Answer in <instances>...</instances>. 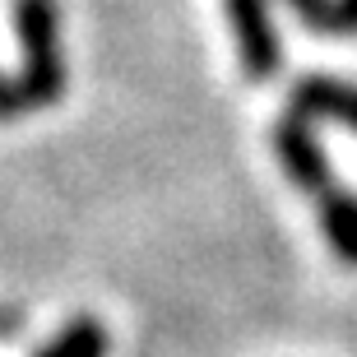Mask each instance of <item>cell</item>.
I'll use <instances>...</instances> for the list:
<instances>
[{"label":"cell","instance_id":"cell-1","mask_svg":"<svg viewBox=\"0 0 357 357\" xmlns=\"http://www.w3.org/2000/svg\"><path fill=\"white\" fill-rule=\"evenodd\" d=\"M19 33V89L33 107H56L66 93V52H61V10L56 0H14Z\"/></svg>","mask_w":357,"mask_h":357},{"label":"cell","instance_id":"cell-2","mask_svg":"<svg viewBox=\"0 0 357 357\" xmlns=\"http://www.w3.org/2000/svg\"><path fill=\"white\" fill-rule=\"evenodd\" d=\"M223 10H227V24H232V38H237V56H241L246 79L251 84L278 79V70H283V42H278L269 0H223Z\"/></svg>","mask_w":357,"mask_h":357},{"label":"cell","instance_id":"cell-3","mask_svg":"<svg viewBox=\"0 0 357 357\" xmlns=\"http://www.w3.org/2000/svg\"><path fill=\"white\" fill-rule=\"evenodd\" d=\"M274 153H278V162H283L288 181L297 185V190H306V195L320 199L334 185L330 158H325V149H320V139H316V126H311L306 116H297V112L278 116V126H274Z\"/></svg>","mask_w":357,"mask_h":357},{"label":"cell","instance_id":"cell-4","mask_svg":"<svg viewBox=\"0 0 357 357\" xmlns=\"http://www.w3.org/2000/svg\"><path fill=\"white\" fill-rule=\"evenodd\" d=\"M292 112L306 121H339L357 130V84L330 79V75H306L292 89Z\"/></svg>","mask_w":357,"mask_h":357},{"label":"cell","instance_id":"cell-5","mask_svg":"<svg viewBox=\"0 0 357 357\" xmlns=\"http://www.w3.org/2000/svg\"><path fill=\"white\" fill-rule=\"evenodd\" d=\"M320 232L330 241L339 265L357 269V195L344 185H330L320 195Z\"/></svg>","mask_w":357,"mask_h":357},{"label":"cell","instance_id":"cell-6","mask_svg":"<svg viewBox=\"0 0 357 357\" xmlns=\"http://www.w3.org/2000/svg\"><path fill=\"white\" fill-rule=\"evenodd\" d=\"M38 357H107V325L98 316H75Z\"/></svg>","mask_w":357,"mask_h":357},{"label":"cell","instance_id":"cell-7","mask_svg":"<svg viewBox=\"0 0 357 357\" xmlns=\"http://www.w3.org/2000/svg\"><path fill=\"white\" fill-rule=\"evenodd\" d=\"M288 10L320 38H339V0H288Z\"/></svg>","mask_w":357,"mask_h":357},{"label":"cell","instance_id":"cell-8","mask_svg":"<svg viewBox=\"0 0 357 357\" xmlns=\"http://www.w3.org/2000/svg\"><path fill=\"white\" fill-rule=\"evenodd\" d=\"M28 112V98L19 89V79H10L5 70H0V121H19Z\"/></svg>","mask_w":357,"mask_h":357},{"label":"cell","instance_id":"cell-9","mask_svg":"<svg viewBox=\"0 0 357 357\" xmlns=\"http://www.w3.org/2000/svg\"><path fill=\"white\" fill-rule=\"evenodd\" d=\"M339 38H357V0H339Z\"/></svg>","mask_w":357,"mask_h":357},{"label":"cell","instance_id":"cell-10","mask_svg":"<svg viewBox=\"0 0 357 357\" xmlns=\"http://www.w3.org/2000/svg\"><path fill=\"white\" fill-rule=\"evenodd\" d=\"M24 330V311H10V306H0V344L14 339V334Z\"/></svg>","mask_w":357,"mask_h":357}]
</instances>
